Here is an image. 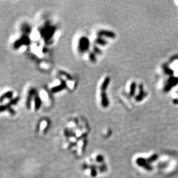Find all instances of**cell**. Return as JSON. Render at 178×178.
Returning a JSON list of instances; mask_svg holds the SVG:
<instances>
[{
  "instance_id": "1",
  "label": "cell",
  "mask_w": 178,
  "mask_h": 178,
  "mask_svg": "<svg viewBox=\"0 0 178 178\" xmlns=\"http://www.w3.org/2000/svg\"><path fill=\"white\" fill-rule=\"evenodd\" d=\"M88 39H87L86 38H83L80 40V44H79V47L80 51L83 52V50H84L87 49V47L89 46V42Z\"/></svg>"
}]
</instances>
